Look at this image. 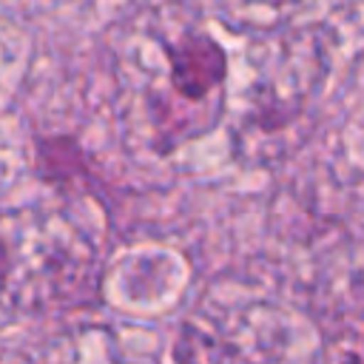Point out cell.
I'll use <instances>...</instances> for the list:
<instances>
[{
    "instance_id": "3957f363",
    "label": "cell",
    "mask_w": 364,
    "mask_h": 364,
    "mask_svg": "<svg viewBox=\"0 0 364 364\" xmlns=\"http://www.w3.org/2000/svg\"><path fill=\"white\" fill-rule=\"evenodd\" d=\"M88 341H91V336H85V333L57 336L43 344L3 350L0 364H82V353L88 350Z\"/></svg>"
},
{
    "instance_id": "7a4b0ae2",
    "label": "cell",
    "mask_w": 364,
    "mask_h": 364,
    "mask_svg": "<svg viewBox=\"0 0 364 364\" xmlns=\"http://www.w3.org/2000/svg\"><path fill=\"white\" fill-rule=\"evenodd\" d=\"M60 216L37 208L0 213V301L11 310H40L63 299L71 256Z\"/></svg>"
},
{
    "instance_id": "5b68a950",
    "label": "cell",
    "mask_w": 364,
    "mask_h": 364,
    "mask_svg": "<svg viewBox=\"0 0 364 364\" xmlns=\"http://www.w3.org/2000/svg\"><path fill=\"white\" fill-rule=\"evenodd\" d=\"M54 3H63V0H0V6H9V9H40Z\"/></svg>"
},
{
    "instance_id": "6da1fadb",
    "label": "cell",
    "mask_w": 364,
    "mask_h": 364,
    "mask_svg": "<svg viewBox=\"0 0 364 364\" xmlns=\"http://www.w3.org/2000/svg\"><path fill=\"white\" fill-rule=\"evenodd\" d=\"M117 60L145 71V108L159 117L173 105H210L225 80V51L188 0H136L117 23Z\"/></svg>"
},
{
    "instance_id": "277c9868",
    "label": "cell",
    "mask_w": 364,
    "mask_h": 364,
    "mask_svg": "<svg viewBox=\"0 0 364 364\" xmlns=\"http://www.w3.org/2000/svg\"><path fill=\"white\" fill-rule=\"evenodd\" d=\"M307 3L310 0H219V9L225 20L242 28H264V26H279Z\"/></svg>"
}]
</instances>
